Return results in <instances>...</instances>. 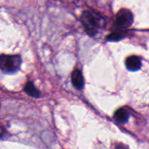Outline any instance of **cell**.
<instances>
[{
    "label": "cell",
    "mask_w": 149,
    "mask_h": 149,
    "mask_svg": "<svg viewBox=\"0 0 149 149\" xmlns=\"http://www.w3.org/2000/svg\"><path fill=\"white\" fill-rule=\"evenodd\" d=\"M141 61L140 58L137 56H130L127 58L126 60V67L129 71H137L141 69Z\"/></svg>",
    "instance_id": "4"
},
{
    "label": "cell",
    "mask_w": 149,
    "mask_h": 149,
    "mask_svg": "<svg viewBox=\"0 0 149 149\" xmlns=\"http://www.w3.org/2000/svg\"><path fill=\"white\" fill-rule=\"evenodd\" d=\"M0 107H1V103H0Z\"/></svg>",
    "instance_id": "10"
},
{
    "label": "cell",
    "mask_w": 149,
    "mask_h": 149,
    "mask_svg": "<svg viewBox=\"0 0 149 149\" xmlns=\"http://www.w3.org/2000/svg\"><path fill=\"white\" fill-rule=\"evenodd\" d=\"M129 113L123 109H119L115 112L114 119L116 122L119 124H125L129 119Z\"/></svg>",
    "instance_id": "6"
},
{
    "label": "cell",
    "mask_w": 149,
    "mask_h": 149,
    "mask_svg": "<svg viewBox=\"0 0 149 149\" xmlns=\"http://www.w3.org/2000/svg\"><path fill=\"white\" fill-rule=\"evenodd\" d=\"M4 132H5V130L3 127H0V137L2 136Z\"/></svg>",
    "instance_id": "9"
},
{
    "label": "cell",
    "mask_w": 149,
    "mask_h": 149,
    "mask_svg": "<svg viewBox=\"0 0 149 149\" xmlns=\"http://www.w3.org/2000/svg\"><path fill=\"white\" fill-rule=\"evenodd\" d=\"M22 59L20 55H0V69L5 74H14L20 68Z\"/></svg>",
    "instance_id": "1"
},
{
    "label": "cell",
    "mask_w": 149,
    "mask_h": 149,
    "mask_svg": "<svg viewBox=\"0 0 149 149\" xmlns=\"http://www.w3.org/2000/svg\"><path fill=\"white\" fill-rule=\"evenodd\" d=\"M24 91L31 97H39L40 95V92L36 88L34 84L31 81L27 82V84H26L24 87Z\"/></svg>",
    "instance_id": "7"
},
{
    "label": "cell",
    "mask_w": 149,
    "mask_h": 149,
    "mask_svg": "<svg viewBox=\"0 0 149 149\" xmlns=\"http://www.w3.org/2000/svg\"><path fill=\"white\" fill-rule=\"evenodd\" d=\"M124 38V33L122 31H114L107 36V40L110 42H117Z\"/></svg>",
    "instance_id": "8"
},
{
    "label": "cell",
    "mask_w": 149,
    "mask_h": 149,
    "mask_svg": "<svg viewBox=\"0 0 149 149\" xmlns=\"http://www.w3.org/2000/svg\"><path fill=\"white\" fill-rule=\"evenodd\" d=\"M81 21L86 32L90 36H94L97 33L100 22L93 13L87 11L84 12L81 16Z\"/></svg>",
    "instance_id": "2"
},
{
    "label": "cell",
    "mask_w": 149,
    "mask_h": 149,
    "mask_svg": "<svg viewBox=\"0 0 149 149\" xmlns=\"http://www.w3.org/2000/svg\"><path fill=\"white\" fill-rule=\"evenodd\" d=\"M133 15L130 10L122 9L116 14L115 26L119 30H123L130 27L133 23Z\"/></svg>",
    "instance_id": "3"
},
{
    "label": "cell",
    "mask_w": 149,
    "mask_h": 149,
    "mask_svg": "<svg viewBox=\"0 0 149 149\" xmlns=\"http://www.w3.org/2000/svg\"><path fill=\"white\" fill-rule=\"evenodd\" d=\"M71 81L74 87L78 90H81L84 87V77L79 70H75L73 71L72 75H71Z\"/></svg>",
    "instance_id": "5"
}]
</instances>
